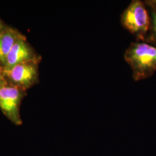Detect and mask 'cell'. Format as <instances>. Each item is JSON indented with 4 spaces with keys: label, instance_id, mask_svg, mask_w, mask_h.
I'll return each mask as SVG.
<instances>
[{
    "label": "cell",
    "instance_id": "6",
    "mask_svg": "<svg viewBox=\"0 0 156 156\" xmlns=\"http://www.w3.org/2000/svg\"><path fill=\"white\" fill-rule=\"evenodd\" d=\"M22 34L16 28L6 26L0 34V65L4 68L7 56L17 41L20 38Z\"/></svg>",
    "mask_w": 156,
    "mask_h": 156
},
{
    "label": "cell",
    "instance_id": "10",
    "mask_svg": "<svg viewBox=\"0 0 156 156\" xmlns=\"http://www.w3.org/2000/svg\"><path fill=\"white\" fill-rule=\"evenodd\" d=\"M7 25L5 24V23L2 22V20L0 19V34L4 31V30L5 28Z\"/></svg>",
    "mask_w": 156,
    "mask_h": 156
},
{
    "label": "cell",
    "instance_id": "3",
    "mask_svg": "<svg viewBox=\"0 0 156 156\" xmlns=\"http://www.w3.org/2000/svg\"><path fill=\"white\" fill-rule=\"evenodd\" d=\"M26 95V90L12 86L7 82L0 86V109L16 126L23 124L20 108L23 99Z\"/></svg>",
    "mask_w": 156,
    "mask_h": 156
},
{
    "label": "cell",
    "instance_id": "8",
    "mask_svg": "<svg viewBox=\"0 0 156 156\" xmlns=\"http://www.w3.org/2000/svg\"><path fill=\"white\" fill-rule=\"evenodd\" d=\"M144 2L146 6L150 9L151 11L156 12V0H146Z\"/></svg>",
    "mask_w": 156,
    "mask_h": 156
},
{
    "label": "cell",
    "instance_id": "9",
    "mask_svg": "<svg viewBox=\"0 0 156 156\" xmlns=\"http://www.w3.org/2000/svg\"><path fill=\"white\" fill-rule=\"evenodd\" d=\"M6 82L5 75H4V68L1 65H0V86L5 83Z\"/></svg>",
    "mask_w": 156,
    "mask_h": 156
},
{
    "label": "cell",
    "instance_id": "2",
    "mask_svg": "<svg viewBox=\"0 0 156 156\" xmlns=\"http://www.w3.org/2000/svg\"><path fill=\"white\" fill-rule=\"evenodd\" d=\"M120 22L137 41L145 42L151 27V18L143 1H132L122 14Z\"/></svg>",
    "mask_w": 156,
    "mask_h": 156
},
{
    "label": "cell",
    "instance_id": "4",
    "mask_svg": "<svg viewBox=\"0 0 156 156\" xmlns=\"http://www.w3.org/2000/svg\"><path fill=\"white\" fill-rule=\"evenodd\" d=\"M39 62H28L4 70L7 83L27 91L39 82Z\"/></svg>",
    "mask_w": 156,
    "mask_h": 156
},
{
    "label": "cell",
    "instance_id": "7",
    "mask_svg": "<svg viewBox=\"0 0 156 156\" xmlns=\"http://www.w3.org/2000/svg\"><path fill=\"white\" fill-rule=\"evenodd\" d=\"M151 12V27L145 42L156 47V12Z\"/></svg>",
    "mask_w": 156,
    "mask_h": 156
},
{
    "label": "cell",
    "instance_id": "1",
    "mask_svg": "<svg viewBox=\"0 0 156 156\" xmlns=\"http://www.w3.org/2000/svg\"><path fill=\"white\" fill-rule=\"evenodd\" d=\"M124 58L131 67L135 81L150 78L156 71V47L146 42H132Z\"/></svg>",
    "mask_w": 156,
    "mask_h": 156
},
{
    "label": "cell",
    "instance_id": "5",
    "mask_svg": "<svg viewBox=\"0 0 156 156\" xmlns=\"http://www.w3.org/2000/svg\"><path fill=\"white\" fill-rule=\"evenodd\" d=\"M42 57L39 55L23 35L13 45L7 56L4 70H8L17 64L28 62H40Z\"/></svg>",
    "mask_w": 156,
    "mask_h": 156
}]
</instances>
